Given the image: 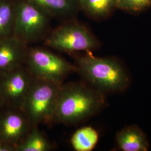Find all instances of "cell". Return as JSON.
I'll list each match as a JSON object with an SVG mask.
<instances>
[{
  "label": "cell",
  "instance_id": "obj_8",
  "mask_svg": "<svg viewBox=\"0 0 151 151\" xmlns=\"http://www.w3.org/2000/svg\"><path fill=\"white\" fill-rule=\"evenodd\" d=\"M32 126L22 109L4 106L0 110V141L15 151Z\"/></svg>",
  "mask_w": 151,
  "mask_h": 151
},
{
  "label": "cell",
  "instance_id": "obj_17",
  "mask_svg": "<svg viewBox=\"0 0 151 151\" xmlns=\"http://www.w3.org/2000/svg\"><path fill=\"white\" fill-rule=\"evenodd\" d=\"M0 151H15V148L0 141Z\"/></svg>",
  "mask_w": 151,
  "mask_h": 151
},
{
  "label": "cell",
  "instance_id": "obj_16",
  "mask_svg": "<svg viewBox=\"0 0 151 151\" xmlns=\"http://www.w3.org/2000/svg\"><path fill=\"white\" fill-rule=\"evenodd\" d=\"M151 5V0H116L115 7L124 10L138 11Z\"/></svg>",
  "mask_w": 151,
  "mask_h": 151
},
{
  "label": "cell",
  "instance_id": "obj_14",
  "mask_svg": "<svg viewBox=\"0 0 151 151\" xmlns=\"http://www.w3.org/2000/svg\"><path fill=\"white\" fill-rule=\"evenodd\" d=\"M37 6L47 13L65 14L72 11L77 0H25Z\"/></svg>",
  "mask_w": 151,
  "mask_h": 151
},
{
  "label": "cell",
  "instance_id": "obj_18",
  "mask_svg": "<svg viewBox=\"0 0 151 151\" xmlns=\"http://www.w3.org/2000/svg\"><path fill=\"white\" fill-rule=\"evenodd\" d=\"M3 107H4V103L2 102V100L1 97V96H0V110Z\"/></svg>",
  "mask_w": 151,
  "mask_h": 151
},
{
  "label": "cell",
  "instance_id": "obj_3",
  "mask_svg": "<svg viewBox=\"0 0 151 151\" xmlns=\"http://www.w3.org/2000/svg\"><path fill=\"white\" fill-rule=\"evenodd\" d=\"M61 86L34 78L22 108L32 125L52 124Z\"/></svg>",
  "mask_w": 151,
  "mask_h": 151
},
{
  "label": "cell",
  "instance_id": "obj_7",
  "mask_svg": "<svg viewBox=\"0 0 151 151\" xmlns=\"http://www.w3.org/2000/svg\"><path fill=\"white\" fill-rule=\"evenodd\" d=\"M34 78L25 65L0 75V96L4 106L22 109Z\"/></svg>",
  "mask_w": 151,
  "mask_h": 151
},
{
  "label": "cell",
  "instance_id": "obj_11",
  "mask_svg": "<svg viewBox=\"0 0 151 151\" xmlns=\"http://www.w3.org/2000/svg\"><path fill=\"white\" fill-rule=\"evenodd\" d=\"M99 140V134L91 126H85L78 129L70 138V144L76 151H91Z\"/></svg>",
  "mask_w": 151,
  "mask_h": 151
},
{
  "label": "cell",
  "instance_id": "obj_2",
  "mask_svg": "<svg viewBox=\"0 0 151 151\" xmlns=\"http://www.w3.org/2000/svg\"><path fill=\"white\" fill-rule=\"evenodd\" d=\"M74 58L76 73L87 84L105 95L124 92L129 86V74L118 60L96 57L90 52L76 55Z\"/></svg>",
  "mask_w": 151,
  "mask_h": 151
},
{
  "label": "cell",
  "instance_id": "obj_5",
  "mask_svg": "<svg viewBox=\"0 0 151 151\" xmlns=\"http://www.w3.org/2000/svg\"><path fill=\"white\" fill-rule=\"evenodd\" d=\"M48 24L47 12L25 0H15L12 35L25 44L40 38Z\"/></svg>",
  "mask_w": 151,
  "mask_h": 151
},
{
  "label": "cell",
  "instance_id": "obj_15",
  "mask_svg": "<svg viewBox=\"0 0 151 151\" xmlns=\"http://www.w3.org/2000/svg\"><path fill=\"white\" fill-rule=\"evenodd\" d=\"M116 0H77V3L90 15L102 17L106 15L115 5Z\"/></svg>",
  "mask_w": 151,
  "mask_h": 151
},
{
  "label": "cell",
  "instance_id": "obj_6",
  "mask_svg": "<svg viewBox=\"0 0 151 151\" xmlns=\"http://www.w3.org/2000/svg\"><path fill=\"white\" fill-rule=\"evenodd\" d=\"M45 43L51 48L68 53L91 52L99 47L97 40L86 27L75 23L58 27Z\"/></svg>",
  "mask_w": 151,
  "mask_h": 151
},
{
  "label": "cell",
  "instance_id": "obj_13",
  "mask_svg": "<svg viewBox=\"0 0 151 151\" xmlns=\"http://www.w3.org/2000/svg\"><path fill=\"white\" fill-rule=\"evenodd\" d=\"M15 0H0V39L12 35Z\"/></svg>",
  "mask_w": 151,
  "mask_h": 151
},
{
  "label": "cell",
  "instance_id": "obj_10",
  "mask_svg": "<svg viewBox=\"0 0 151 151\" xmlns=\"http://www.w3.org/2000/svg\"><path fill=\"white\" fill-rule=\"evenodd\" d=\"M116 143L123 151H147L150 142L147 136L135 125L125 127L116 134Z\"/></svg>",
  "mask_w": 151,
  "mask_h": 151
},
{
  "label": "cell",
  "instance_id": "obj_12",
  "mask_svg": "<svg viewBox=\"0 0 151 151\" xmlns=\"http://www.w3.org/2000/svg\"><path fill=\"white\" fill-rule=\"evenodd\" d=\"M52 150V145L47 137L38 128V125H32L27 135L16 151H49Z\"/></svg>",
  "mask_w": 151,
  "mask_h": 151
},
{
  "label": "cell",
  "instance_id": "obj_9",
  "mask_svg": "<svg viewBox=\"0 0 151 151\" xmlns=\"http://www.w3.org/2000/svg\"><path fill=\"white\" fill-rule=\"evenodd\" d=\"M27 44L13 35L0 39V75L25 65Z\"/></svg>",
  "mask_w": 151,
  "mask_h": 151
},
{
  "label": "cell",
  "instance_id": "obj_1",
  "mask_svg": "<svg viewBox=\"0 0 151 151\" xmlns=\"http://www.w3.org/2000/svg\"><path fill=\"white\" fill-rule=\"evenodd\" d=\"M106 104V95L85 81L63 83L52 124H79L99 113Z\"/></svg>",
  "mask_w": 151,
  "mask_h": 151
},
{
  "label": "cell",
  "instance_id": "obj_4",
  "mask_svg": "<svg viewBox=\"0 0 151 151\" xmlns=\"http://www.w3.org/2000/svg\"><path fill=\"white\" fill-rule=\"evenodd\" d=\"M25 65L35 78L62 85L73 73H76L74 64L41 48L27 49Z\"/></svg>",
  "mask_w": 151,
  "mask_h": 151
}]
</instances>
